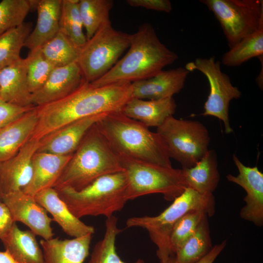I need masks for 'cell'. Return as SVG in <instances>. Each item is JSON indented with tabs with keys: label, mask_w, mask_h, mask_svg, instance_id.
Returning a JSON list of instances; mask_svg holds the SVG:
<instances>
[{
	"label": "cell",
	"mask_w": 263,
	"mask_h": 263,
	"mask_svg": "<svg viewBox=\"0 0 263 263\" xmlns=\"http://www.w3.org/2000/svg\"><path fill=\"white\" fill-rule=\"evenodd\" d=\"M62 0H38L37 23L27 38L24 47L32 50L40 48L59 31Z\"/></svg>",
	"instance_id": "cell-23"
},
{
	"label": "cell",
	"mask_w": 263,
	"mask_h": 263,
	"mask_svg": "<svg viewBox=\"0 0 263 263\" xmlns=\"http://www.w3.org/2000/svg\"><path fill=\"white\" fill-rule=\"evenodd\" d=\"M219 22L230 48L263 20L262 0H201Z\"/></svg>",
	"instance_id": "cell-10"
},
{
	"label": "cell",
	"mask_w": 263,
	"mask_h": 263,
	"mask_svg": "<svg viewBox=\"0 0 263 263\" xmlns=\"http://www.w3.org/2000/svg\"><path fill=\"white\" fill-rule=\"evenodd\" d=\"M72 155L53 188L79 190L99 177L123 171L118 155L94 125Z\"/></svg>",
	"instance_id": "cell-4"
},
{
	"label": "cell",
	"mask_w": 263,
	"mask_h": 263,
	"mask_svg": "<svg viewBox=\"0 0 263 263\" xmlns=\"http://www.w3.org/2000/svg\"><path fill=\"white\" fill-rule=\"evenodd\" d=\"M176 106L173 97L151 100L131 98L125 104L121 112L148 128H157L173 115Z\"/></svg>",
	"instance_id": "cell-21"
},
{
	"label": "cell",
	"mask_w": 263,
	"mask_h": 263,
	"mask_svg": "<svg viewBox=\"0 0 263 263\" xmlns=\"http://www.w3.org/2000/svg\"><path fill=\"white\" fill-rule=\"evenodd\" d=\"M207 215L203 211H190L180 218L173 226L169 237V247L172 255L194 233L203 219Z\"/></svg>",
	"instance_id": "cell-36"
},
{
	"label": "cell",
	"mask_w": 263,
	"mask_h": 263,
	"mask_svg": "<svg viewBox=\"0 0 263 263\" xmlns=\"http://www.w3.org/2000/svg\"><path fill=\"white\" fill-rule=\"evenodd\" d=\"M263 54V20L253 33L236 43L222 56V64L236 67Z\"/></svg>",
	"instance_id": "cell-28"
},
{
	"label": "cell",
	"mask_w": 263,
	"mask_h": 263,
	"mask_svg": "<svg viewBox=\"0 0 263 263\" xmlns=\"http://www.w3.org/2000/svg\"><path fill=\"white\" fill-rule=\"evenodd\" d=\"M44 57L54 67L77 61L80 50L61 32L40 47Z\"/></svg>",
	"instance_id": "cell-33"
},
{
	"label": "cell",
	"mask_w": 263,
	"mask_h": 263,
	"mask_svg": "<svg viewBox=\"0 0 263 263\" xmlns=\"http://www.w3.org/2000/svg\"><path fill=\"white\" fill-rule=\"evenodd\" d=\"M120 231L116 217L113 215L107 218L104 237L94 245L87 263H127L120 259L116 250V239ZM133 263H144V261L138 259Z\"/></svg>",
	"instance_id": "cell-30"
},
{
	"label": "cell",
	"mask_w": 263,
	"mask_h": 263,
	"mask_svg": "<svg viewBox=\"0 0 263 263\" xmlns=\"http://www.w3.org/2000/svg\"><path fill=\"white\" fill-rule=\"evenodd\" d=\"M156 132L163 141L170 158L183 168L194 166L208 150L210 140L206 126L198 121L168 117Z\"/></svg>",
	"instance_id": "cell-9"
},
{
	"label": "cell",
	"mask_w": 263,
	"mask_h": 263,
	"mask_svg": "<svg viewBox=\"0 0 263 263\" xmlns=\"http://www.w3.org/2000/svg\"><path fill=\"white\" fill-rule=\"evenodd\" d=\"M24 59L28 85L33 94L43 86L55 67L44 57L40 47L30 50Z\"/></svg>",
	"instance_id": "cell-35"
},
{
	"label": "cell",
	"mask_w": 263,
	"mask_h": 263,
	"mask_svg": "<svg viewBox=\"0 0 263 263\" xmlns=\"http://www.w3.org/2000/svg\"><path fill=\"white\" fill-rule=\"evenodd\" d=\"M119 157L127 178L128 200L160 193L165 200L173 201L187 188L182 169Z\"/></svg>",
	"instance_id": "cell-7"
},
{
	"label": "cell",
	"mask_w": 263,
	"mask_h": 263,
	"mask_svg": "<svg viewBox=\"0 0 263 263\" xmlns=\"http://www.w3.org/2000/svg\"><path fill=\"white\" fill-rule=\"evenodd\" d=\"M178 58L177 54L161 41L152 25L144 23L131 34L130 45L124 56L103 76L90 83L101 86L144 80L155 75Z\"/></svg>",
	"instance_id": "cell-2"
},
{
	"label": "cell",
	"mask_w": 263,
	"mask_h": 263,
	"mask_svg": "<svg viewBox=\"0 0 263 263\" xmlns=\"http://www.w3.org/2000/svg\"><path fill=\"white\" fill-rule=\"evenodd\" d=\"M96 124L118 156L172 167L160 136L141 122L114 112L106 113Z\"/></svg>",
	"instance_id": "cell-3"
},
{
	"label": "cell",
	"mask_w": 263,
	"mask_h": 263,
	"mask_svg": "<svg viewBox=\"0 0 263 263\" xmlns=\"http://www.w3.org/2000/svg\"><path fill=\"white\" fill-rule=\"evenodd\" d=\"M78 6L87 40L110 20L113 2L112 0H79Z\"/></svg>",
	"instance_id": "cell-32"
},
{
	"label": "cell",
	"mask_w": 263,
	"mask_h": 263,
	"mask_svg": "<svg viewBox=\"0 0 263 263\" xmlns=\"http://www.w3.org/2000/svg\"><path fill=\"white\" fill-rule=\"evenodd\" d=\"M27 82L24 58L0 69V99L23 107H34Z\"/></svg>",
	"instance_id": "cell-20"
},
{
	"label": "cell",
	"mask_w": 263,
	"mask_h": 263,
	"mask_svg": "<svg viewBox=\"0 0 263 263\" xmlns=\"http://www.w3.org/2000/svg\"><path fill=\"white\" fill-rule=\"evenodd\" d=\"M92 234L60 240H41L44 263H83L89 254Z\"/></svg>",
	"instance_id": "cell-22"
},
{
	"label": "cell",
	"mask_w": 263,
	"mask_h": 263,
	"mask_svg": "<svg viewBox=\"0 0 263 263\" xmlns=\"http://www.w3.org/2000/svg\"><path fill=\"white\" fill-rule=\"evenodd\" d=\"M194 210L204 211L207 216L215 212L213 194H203L187 188L172 204L155 216L133 217L126 221L127 227H138L147 230L152 241L157 247L159 260L171 254L169 247V237L176 223L188 213Z\"/></svg>",
	"instance_id": "cell-6"
},
{
	"label": "cell",
	"mask_w": 263,
	"mask_h": 263,
	"mask_svg": "<svg viewBox=\"0 0 263 263\" xmlns=\"http://www.w3.org/2000/svg\"><path fill=\"white\" fill-rule=\"evenodd\" d=\"M1 201L8 208L14 222L24 224L36 235L44 240L53 238L51 226L53 219L48 216L47 211L34 196L20 190L3 194Z\"/></svg>",
	"instance_id": "cell-12"
},
{
	"label": "cell",
	"mask_w": 263,
	"mask_h": 263,
	"mask_svg": "<svg viewBox=\"0 0 263 263\" xmlns=\"http://www.w3.org/2000/svg\"><path fill=\"white\" fill-rule=\"evenodd\" d=\"M189 72L195 70L202 73L207 78L210 87L207 98L204 104L203 116H212L223 121L226 133L233 132L229 119L230 101L241 96L238 88L231 83L229 76L221 69V63L214 56L196 58L186 64Z\"/></svg>",
	"instance_id": "cell-11"
},
{
	"label": "cell",
	"mask_w": 263,
	"mask_h": 263,
	"mask_svg": "<svg viewBox=\"0 0 263 263\" xmlns=\"http://www.w3.org/2000/svg\"><path fill=\"white\" fill-rule=\"evenodd\" d=\"M36 236L31 230H21L14 222L0 239L16 263H44Z\"/></svg>",
	"instance_id": "cell-25"
},
{
	"label": "cell",
	"mask_w": 263,
	"mask_h": 263,
	"mask_svg": "<svg viewBox=\"0 0 263 263\" xmlns=\"http://www.w3.org/2000/svg\"><path fill=\"white\" fill-rule=\"evenodd\" d=\"M124 171L103 175L79 190L68 187L56 189L59 198L77 218L103 216L121 210L128 200Z\"/></svg>",
	"instance_id": "cell-5"
},
{
	"label": "cell",
	"mask_w": 263,
	"mask_h": 263,
	"mask_svg": "<svg viewBox=\"0 0 263 263\" xmlns=\"http://www.w3.org/2000/svg\"><path fill=\"white\" fill-rule=\"evenodd\" d=\"M226 244V241L213 246L210 251L200 261L197 263H213L218 256L222 251ZM160 263H177L174 256L160 260Z\"/></svg>",
	"instance_id": "cell-39"
},
{
	"label": "cell",
	"mask_w": 263,
	"mask_h": 263,
	"mask_svg": "<svg viewBox=\"0 0 263 263\" xmlns=\"http://www.w3.org/2000/svg\"><path fill=\"white\" fill-rule=\"evenodd\" d=\"M207 216L199 224L194 233L175 251L177 263H197L211 249Z\"/></svg>",
	"instance_id": "cell-27"
},
{
	"label": "cell",
	"mask_w": 263,
	"mask_h": 263,
	"mask_svg": "<svg viewBox=\"0 0 263 263\" xmlns=\"http://www.w3.org/2000/svg\"><path fill=\"white\" fill-rule=\"evenodd\" d=\"M2 195H3V192H2L1 185L0 180V201H1Z\"/></svg>",
	"instance_id": "cell-42"
},
{
	"label": "cell",
	"mask_w": 263,
	"mask_h": 263,
	"mask_svg": "<svg viewBox=\"0 0 263 263\" xmlns=\"http://www.w3.org/2000/svg\"><path fill=\"white\" fill-rule=\"evenodd\" d=\"M106 113L88 116L59 129L40 141L38 151L59 155L72 154L90 129Z\"/></svg>",
	"instance_id": "cell-17"
},
{
	"label": "cell",
	"mask_w": 263,
	"mask_h": 263,
	"mask_svg": "<svg viewBox=\"0 0 263 263\" xmlns=\"http://www.w3.org/2000/svg\"><path fill=\"white\" fill-rule=\"evenodd\" d=\"M0 263H16L10 255L6 251H0Z\"/></svg>",
	"instance_id": "cell-41"
},
{
	"label": "cell",
	"mask_w": 263,
	"mask_h": 263,
	"mask_svg": "<svg viewBox=\"0 0 263 263\" xmlns=\"http://www.w3.org/2000/svg\"><path fill=\"white\" fill-rule=\"evenodd\" d=\"M233 162L237 168V176L228 174L227 179L243 188L246 193L245 206L241 209L242 218L256 225H263V174L256 166L250 167L243 164L235 154Z\"/></svg>",
	"instance_id": "cell-13"
},
{
	"label": "cell",
	"mask_w": 263,
	"mask_h": 263,
	"mask_svg": "<svg viewBox=\"0 0 263 263\" xmlns=\"http://www.w3.org/2000/svg\"><path fill=\"white\" fill-rule=\"evenodd\" d=\"M38 0H2L0 2V35L23 22Z\"/></svg>",
	"instance_id": "cell-34"
},
{
	"label": "cell",
	"mask_w": 263,
	"mask_h": 263,
	"mask_svg": "<svg viewBox=\"0 0 263 263\" xmlns=\"http://www.w3.org/2000/svg\"><path fill=\"white\" fill-rule=\"evenodd\" d=\"M126 2L132 7L157 11L169 13L172 10L171 2L169 0H127Z\"/></svg>",
	"instance_id": "cell-38"
},
{
	"label": "cell",
	"mask_w": 263,
	"mask_h": 263,
	"mask_svg": "<svg viewBox=\"0 0 263 263\" xmlns=\"http://www.w3.org/2000/svg\"><path fill=\"white\" fill-rule=\"evenodd\" d=\"M131 36L114 28L110 19L104 23L80 50L77 62L84 81L92 83L106 74L129 47Z\"/></svg>",
	"instance_id": "cell-8"
},
{
	"label": "cell",
	"mask_w": 263,
	"mask_h": 263,
	"mask_svg": "<svg viewBox=\"0 0 263 263\" xmlns=\"http://www.w3.org/2000/svg\"><path fill=\"white\" fill-rule=\"evenodd\" d=\"M189 72L179 67L131 83L132 98L151 100L172 97L184 88Z\"/></svg>",
	"instance_id": "cell-16"
},
{
	"label": "cell",
	"mask_w": 263,
	"mask_h": 263,
	"mask_svg": "<svg viewBox=\"0 0 263 263\" xmlns=\"http://www.w3.org/2000/svg\"><path fill=\"white\" fill-rule=\"evenodd\" d=\"M131 98V83L120 82L94 86L84 81L66 96L36 106L38 122L30 139L40 141L78 120L103 113L121 112Z\"/></svg>",
	"instance_id": "cell-1"
},
{
	"label": "cell",
	"mask_w": 263,
	"mask_h": 263,
	"mask_svg": "<svg viewBox=\"0 0 263 263\" xmlns=\"http://www.w3.org/2000/svg\"><path fill=\"white\" fill-rule=\"evenodd\" d=\"M34 107H20L0 99V128L20 117Z\"/></svg>",
	"instance_id": "cell-37"
},
{
	"label": "cell",
	"mask_w": 263,
	"mask_h": 263,
	"mask_svg": "<svg viewBox=\"0 0 263 263\" xmlns=\"http://www.w3.org/2000/svg\"><path fill=\"white\" fill-rule=\"evenodd\" d=\"M38 122L36 107L0 128V163L14 155L30 138Z\"/></svg>",
	"instance_id": "cell-24"
},
{
	"label": "cell",
	"mask_w": 263,
	"mask_h": 263,
	"mask_svg": "<svg viewBox=\"0 0 263 263\" xmlns=\"http://www.w3.org/2000/svg\"><path fill=\"white\" fill-rule=\"evenodd\" d=\"M14 223L8 208L2 201H0V238Z\"/></svg>",
	"instance_id": "cell-40"
},
{
	"label": "cell",
	"mask_w": 263,
	"mask_h": 263,
	"mask_svg": "<svg viewBox=\"0 0 263 263\" xmlns=\"http://www.w3.org/2000/svg\"><path fill=\"white\" fill-rule=\"evenodd\" d=\"M31 22H23L0 35V69L19 60L20 53L32 30Z\"/></svg>",
	"instance_id": "cell-29"
},
{
	"label": "cell",
	"mask_w": 263,
	"mask_h": 263,
	"mask_svg": "<svg viewBox=\"0 0 263 263\" xmlns=\"http://www.w3.org/2000/svg\"><path fill=\"white\" fill-rule=\"evenodd\" d=\"M40 141L29 139L9 159L0 163V180L3 194L22 190L33 174V159Z\"/></svg>",
	"instance_id": "cell-14"
},
{
	"label": "cell",
	"mask_w": 263,
	"mask_h": 263,
	"mask_svg": "<svg viewBox=\"0 0 263 263\" xmlns=\"http://www.w3.org/2000/svg\"><path fill=\"white\" fill-rule=\"evenodd\" d=\"M34 197L51 214L53 221L57 223L66 234L78 238L94 233L93 226L85 224L70 211L53 188L40 191Z\"/></svg>",
	"instance_id": "cell-19"
},
{
	"label": "cell",
	"mask_w": 263,
	"mask_h": 263,
	"mask_svg": "<svg viewBox=\"0 0 263 263\" xmlns=\"http://www.w3.org/2000/svg\"><path fill=\"white\" fill-rule=\"evenodd\" d=\"M187 188L203 194H213L220 180L217 157L208 150L194 166L182 168Z\"/></svg>",
	"instance_id": "cell-26"
},
{
	"label": "cell",
	"mask_w": 263,
	"mask_h": 263,
	"mask_svg": "<svg viewBox=\"0 0 263 263\" xmlns=\"http://www.w3.org/2000/svg\"><path fill=\"white\" fill-rule=\"evenodd\" d=\"M72 155H59L37 151L33 159L31 180L22 191L34 196L43 190L53 188Z\"/></svg>",
	"instance_id": "cell-18"
},
{
	"label": "cell",
	"mask_w": 263,
	"mask_h": 263,
	"mask_svg": "<svg viewBox=\"0 0 263 263\" xmlns=\"http://www.w3.org/2000/svg\"><path fill=\"white\" fill-rule=\"evenodd\" d=\"M79 0H62L59 30L79 50L87 41L79 10Z\"/></svg>",
	"instance_id": "cell-31"
},
{
	"label": "cell",
	"mask_w": 263,
	"mask_h": 263,
	"mask_svg": "<svg viewBox=\"0 0 263 263\" xmlns=\"http://www.w3.org/2000/svg\"><path fill=\"white\" fill-rule=\"evenodd\" d=\"M84 81L77 61L55 67L43 86L32 94V104L38 106L62 98L75 91Z\"/></svg>",
	"instance_id": "cell-15"
}]
</instances>
